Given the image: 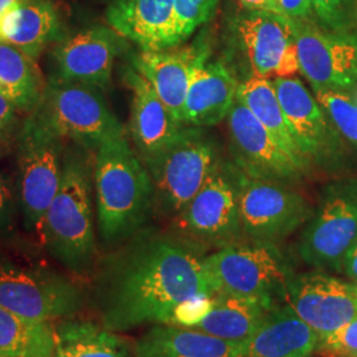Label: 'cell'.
Masks as SVG:
<instances>
[{
  "label": "cell",
  "instance_id": "10",
  "mask_svg": "<svg viewBox=\"0 0 357 357\" xmlns=\"http://www.w3.org/2000/svg\"><path fill=\"white\" fill-rule=\"evenodd\" d=\"M243 237L277 243L306 225L314 208L287 184L246 175L231 165Z\"/></svg>",
  "mask_w": 357,
  "mask_h": 357
},
{
  "label": "cell",
  "instance_id": "4",
  "mask_svg": "<svg viewBox=\"0 0 357 357\" xmlns=\"http://www.w3.org/2000/svg\"><path fill=\"white\" fill-rule=\"evenodd\" d=\"M204 265L216 294L257 298L275 305L286 302L295 275L277 243H233L204 255Z\"/></svg>",
  "mask_w": 357,
  "mask_h": 357
},
{
  "label": "cell",
  "instance_id": "23",
  "mask_svg": "<svg viewBox=\"0 0 357 357\" xmlns=\"http://www.w3.org/2000/svg\"><path fill=\"white\" fill-rule=\"evenodd\" d=\"M135 357H246L241 343L174 324H155L134 347Z\"/></svg>",
  "mask_w": 357,
  "mask_h": 357
},
{
  "label": "cell",
  "instance_id": "11",
  "mask_svg": "<svg viewBox=\"0 0 357 357\" xmlns=\"http://www.w3.org/2000/svg\"><path fill=\"white\" fill-rule=\"evenodd\" d=\"M273 84L294 141L307 162L327 171L342 169L348 158V142L312 91L298 77H278Z\"/></svg>",
  "mask_w": 357,
  "mask_h": 357
},
{
  "label": "cell",
  "instance_id": "37",
  "mask_svg": "<svg viewBox=\"0 0 357 357\" xmlns=\"http://www.w3.org/2000/svg\"><path fill=\"white\" fill-rule=\"evenodd\" d=\"M343 273L349 281L357 283V243L345 257Z\"/></svg>",
  "mask_w": 357,
  "mask_h": 357
},
{
  "label": "cell",
  "instance_id": "31",
  "mask_svg": "<svg viewBox=\"0 0 357 357\" xmlns=\"http://www.w3.org/2000/svg\"><path fill=\"white\" fill-rule=\"evenodd\" d=\"M220 0H174L175 40L184 43L192 33L206 24L216 13Z\"/></svg>",
  "mask_w": 357,
  "mask_h": 357
},
{
  "label": "cell",
  "instance_id": "3",
  "mask_svg": "<svg viewBox=\"0 0 357 357\" xmlns=\"http://www.w3.org/2000/svg\"><path fill=\"white\" fill-rule=\"evenodd\" d=\"M88 153L75 143L65 150L61 184L40 228L47 252L75 275L86 274L96 257L93 167Z\"/></svg>",
  "mask_w": 357,
  "mask_h": 357
},
{
  "label": "cell",
  "instance_id": "2",
  "mask_svg": "<svg viewBox=\"0 0 357 357\" xmlns=\"http://www.w3.org/2000/svg\"><path fill=\"white\" fill-rule=\"evenodd\" d=\"M93 184L103 243H128L141 231L153 209V180L126 139L125 130L106 138L96 151Z\"/></svg>",
  "mask_w": 357,
  "mask_h": 357
},
{
  "label": "cell",
  "instance_id": "30",
  "mask_svg": "<svg viewBox=\"0 0 357 357\" xmlns=\"http://www.w3.org/2000/svg\"><path fill=\"white\" fill-rule=\"evenodd\" d=\"M317 101L345 141L357 149V101L347 90L312 88Z\"/></svg>",
  "mask_w": 357,
  "mask_h": 357
},
{
  "label": "cell",
  "instance_id": "35",
  "mask_svg": "<svg viewBox=\"0 0 357 357\" xmlns=\"http://www.w3.org/2000/svg\"><path fill=\"white\" fill-rule=\"evenodd\" d=\"M23 122V113L0 94V150L17 138Z\"/></svg>",
  "mask_w": 357,
  "mask_h": 357
},
{
  "label": "cell",
  "instance_id": "32",
  "mask_svg": "<svg viewBox=\"0 0 357 357\" xmlns=\"http://www.w3.org/2000/svg\"><path fill=\"white\" fill-rule=\"evenodd\" d=\"M311 19L330 31H354L357 0H310Z\"/></svg>",
  "mask_w": 357,
  "mask_h": 357
},
{
  "label": "cell",
  "instance_id": "17",
  "mask_svg": "<svg viewBox=\"0 0 357 357\" xmlns=\"http://www.w3.org/2000/svg\"><path fill=\"white\" fill-rule=\"evenodd\" d=\"M286 303L320 336L337 331L357 317V287L317 271L295 274L287 289Z\"/></svg>",
  "mask_w": 357,
  "mask_h": 357
},
{
  "label": "cell",
  "instance_id": "5",
  "mask_svg": "<svg viewBox=\"0 0 357 357\" xmlns=\"http://www.w3.org/2000/svg\"><path fill=\"white\" fill-rule=\"evenodd\" d=\"M17 141L16 188L23 225L40 233L44 216L60 188L65 144L36 115H26Z\"/></svg>",
  "mask_w": 357,
  "mask_h": 357
},
{
  "label": "cell",
  "instance_id": "20",
  "mask_svg": "<svg viewBox=\"0 0 357 357\" xmlns=\"http://www.w3.org/2000/svg\"><path fill=\"white\" fill-rule=\"evenodd\" d=\"M126 79L132 90L130 135L144 160L166 149L184 125L171 114L151 84L134 68L128 70Z\"/></svg>",
  "mask_w": 357,
  "mask_h": 357
},
{
  "label": "cell",
  "instance_id": "9",
  "mask_svg": "<svg viewBox=\"0 0 357 357\" xmlns=\"http://www.w3.org/2000/svg\"><path fill=\"white\" fill-rule=\"evenodd\" d=\"M85 303V290L70 277L0 257V306L26 319L51 323L72 318Z\"/></svg>",
  "mask_w": 357,
  "mask_h": 357
},
{
  "label": "cell",
  "instance_id": "21",
  "mask_svg": "<svg viewBox=\"0 0 357 357\" xmlns=\"http://www.w3.org/2000/svg\"><path fill=\"white\" fill-rule=\"evenodd\" d=\"M240 82L221 63H205L192 77L187 91L183 125L211 128L228 118L237 98Z\"/></svg>",
  "mask_w": 357,
  "mask_h": 357
},
{
  "label": "cell",
  "instance_id": "13",
  "mask_svg": "<svg viewBox=\"0 0 357 357\" xmlns=\"http://www.w3.org/2000/svg\"><path fill=\"white\" fill-rule=\"evenodd\" d=\"M231 29L250 77L274 79L299 70L291 19L274 11L246 10L234 19Z\"/></svg>",
  "mask_w": 357,
  "mask_h": 357
},
{
  "label": "cell",
  "instance_id": "18",
  "mask_svg": "<svg viewBox=\"0 0 357 357\" xmlns=\"http://www.w3.org/2000/svg\"><path fill=\"white\" fill-rule=\"evenodd\" d=\"M209 50L204 43L185 48L142 51L134 60V69L153 86L171 114L183 123V109L192 77L206 63Z\"/></svg>",
  "mask_w": 357,
  "mask_h": 357
},
{
  "label": "cell",
  "instance_id": "22",
  "mask_svg": "<svg viewBox=\"0 0 357 357\" xmlns=\"http://www.w3.org/2000/svg\"><path fill=\"white\" fill-rule=\"evenodd\" d=\"M319 345V335L289 303H281L243 348L246 357H311Z\"/></svg>",
  "mask_w": 357,
  "mask_h": 357
},
{
  "label": "cell",
  "instance_id": "12",
  "mask_svg": "<svg viewBox=\"0 0 357 357\" xmlns=\"http://www.w3.org/2000/svg\"><path fill=\"white\" fill-rule=\"evenodd\" d=\"M176 225L192 246L221 249L238 243L243 233L231 165H217L203 187L176 215Z\"/></svg>",
  "mask_w": 357,
  "mask_h": 357
},
{
  "label": "cell",
  "instance_id": "15",
  "mask_svg": "<svg viewBox=\"0 0 357 357\" xmlns=\"http://www.w3.org/2000/svg\"><path fill=\"white\" fill-rule=\"evenodd\" d=\"M293 26L299 72L311 88H357V32L330 31L308 19Z\"/></svg>",
  "mask_w": 357,
  "mask_h": 357
},
{
  "label": "cell",
  "instance_id": "16",
  "mask_svg": "<svg viewBox=\"0 0 357 357\" xmlns=\"http://www.w3.org/2000/svg\"><path fill=\"white\" fill-rule=\"evenodd\" d=\"M125 38L112 26H96L60 40L51 53L48 82H76L106 90Z\"/></svg>",
  "mask_w": 357,
  "mask_h": 357
},
{
  "label": "cell",
  "instance_id": "7",
  "mask_svg": "<svg viewBox=\"0 0 357 357\" xmlns=\"http://www.w3.org/2000/svg\"><path fill=\"white\" fill-rule=\"evenodd\" d=\"M357 243V176L332 180L305 225L299 255L319 271H343L347 255Z\"/></svg>",
  "mask_w": 357,
  "mask_h": 357
},
{
  "label": "cell",
  "instance_id": "38",
  "mask_svg": "<svg viewBox=\"0 0 357 357\" xmlns=\"http://www.w3.org/2000/svg\"><path fill=\"white\" fill-rule=\"evenodd\" d=\"M240 1L245 7V10L274 11V0H240Z\"/></svg>",
  "mask_w": 357,
  "mask_h": 357
},
{
  "label": "cell",
  "instance_id": "27",
  "mask_svg": "<svg viewBox=\"0 0 357 357\" xmlns=\"http://www.w3.org/2000/svg\"><path fill=\"white\" fill-rule=\"evenodd\" d=\"M54 337L53 357H135L114 331L91 321L64 320Z\"/></svg>",
  "mask_w": 357,
  "mask_h": 357
},
{
  "label": "cell",
  "instance_id": "6",
  "mask_svg": "<svg viewBox=\"0 0 357 357\" xmlns=\"http://www.w3.org/2000/svg\"><path fill=\"white\" fill-rule=\"evenodd\" d=\"M143 163L153 180L156 203L176 216L218 165L216 143L204 128L184 126L166 149Z\"/></svg>",
  "mask_w": 357,
  "mask_h": 357
},
{
  "label": "cell",
  "instance_id": "28",
  "mask_svg": "<svg viewBox=\"0 0 357 357\" xmlns=\"http://www.w3.org/2000/svg\"><path fill=\"white\" fill-rule=\"evenodd\" d=\"M237 98L252 112L259 123L268 130L283 149H286L294 156L307 162L306 158L301 153L294 141L293 134L282 110L273 79L249 77L248 79L240 82Z\"/></svg>",
  "mask_w": 357,
  "mask_h": 357
},
{
  "label": "cell",
  "instance_id": "25",
  "mask_svg": "<svg viewBox=\"0 0 357 357\" xmlns=\"http://www.w3.org/2000/svg\"><path fill=\"white\" fill-rule=\"evenodd\" d=\"M277 306L280 305L257 298L217 293L212 296L206 315L192 328L243 344L258 331Z\"/></svg>",
  "mask_w": 357,
  "mask_h": 357
},
{
  "label": "cell",
  "instance_id": "39",
  "mask_svg": "<svg viewBox=\"0 0 357 357\" xmlns=\"http://www.w3.org/2000/svg\"><path fill=\"white\" fill-rule=\"evenodd\" d=\"M26 0H0V22L7 13H11L16 7L23 4Z\"/></svg>",
  "mask_w": 357,
  "mask_h": 357
},
{
  "label": "cell",
  "instance_id": "24",
  "mask_svg": "<svg viewBox=\"0 0 357 357\" xmlns=\"http://www.w3.org/2000/svg\"><path fill=\"white\" fill-rule=\"evenodd\" d=\"M60 16L48 0H26L0 22V43H6L38 60L43 51L63 40Z\"/></svg>",
  "mask_w": 357,
  "mask_h": 357
},
{
  "label": "cell",
  "instance_id": "33",
  "mask_svg": "<svg viewBox=\"0 0 357 357\" xmlns=\"http://www.w3.org/2000/svg\"><path fill=\"white\" fill-rule=\"evenodd\" d=\"M19 216L16 178L0 169V237L11 233Z\"/></svg>",
  "mask_w": 357,
  "mask_h": 357
},
{
  "label": "cell",
  "instance_id": "40",
  "mask_svg": "<svg viewBox=\"0 0 357 357\" xmlns=\"http://www.w3.org/2000/svg\"><path fill=\"white\" fill-rule=\"evenodd\" d=\"M3 153V150H0V153Z\"/></svg>",
  "mask_w": 357,
  "mask_h": 357
},
{
  "label": "cell",
  "instance_id": "36",
  "mask_svg": "<svg viewBox=\"0 0 357 357\" xmlns=\"http://www.w3.org/2000/svg\"><path fill=\"white\" fill-rule=\"evenodd\" d=\"M275 13L293 20H310L311 4L310 0H275Z\"/></svg>",
  "mask_w": 357,
  "mask_h": 357
},
{
  "label": "cell",
  "instance_id": "29",
  "mask_svg": "<svg viewBox=\"0 0 357 357\" xmlns=\"http://www.w3.org/2000/svg\"><path fill=\"white\" fill-rule=\"evenodd\" d=\"M54 328L0 306V357H53Z\"/></svg>",
  "mask_w": 357,
  "mask_h": 357
},
{
  "label": "cell",
  "instance_id": "1",
  "mask_svg": "<svg viewBox=\"0 0 357 357\" xmlns=\"http://www.w3.org/2000/svg\"><path fill=\"white\" fill-rule=\"evenodd\" d=\"M215 294L204 255L185 241L147 231L103 261L93 290L103 327L114 332L174 324L180 308Z\"/></svg>",
  "mask_w": 357,
  "mask_h": 357
},
{
  "label": "cell",
  "instance_id": "26",
  "mask_svg": "<svg viewBox=\"0 0 357 357\" xmlns=\"http://www.w3.org/2000/svg\"><path fill=\"white\" fill-rule=\"evenodd\" d=\"M47 84L36 61L24 52L0 43V94L29 115L41 100Z\"/></svg>",
  "mask_w": 357,
  "mask_h": 357
},
{
  "label": "cell",
  "instance_id": "14",
  "mask_svg": "<svg viewBox=\"0 0 357 357\" xmlns=\"http://www.w3.org/2000/svg\"><path fill=\"white\" fill-rule=\"evenodd\" d=\"M227 119L234 166L246 175L287 185L308 175L310 163L283 149L238 98Z\"/></svg>",
  "mask_w": 357,
  "mask_h": 357
},
{
  "label": "cell",
  "instance_id": "34",
  "mask_svg": "<svg viewBox=\"0 0 357 357\" xmlns=\"http://www.w3.org/2000/svg\"><path fill=\"white\" fill-rule=\"evenodd\" d=\"M319 349L339 357H357V317L320 340Z\"/></svg>",
  "mask_w": 357,
  "mask_h": 357
},
{
  "label": "cell",
  "instance_id": "41",
  "mask_svg": "<svg viewBox=\"0 0 357 357\" xmlns=\"http://www.w3.org/2000/svg\"><path fill=\"white\" fill-rule=\"evenodd\" d=\"M355 284H356V287H357V283H355Z\"/></svg>",
  "mask_w": 357,
  "mask_h": 357
},
{
  "label": "cell",
  "instance_id": "8",
  "mask_svg": "<svg viewBox=\"0 0 357 357\" xmlns=\"http://www.w3.org/2000/svg\"><path fill=\"white\" fill-rule=\"evenodd\" d=\"M61 139L96 153L106 138L123 130L103 90L76 82H47L32 112Z\"/></svg>",
  "mask_w": 357,
  "mask_h": 357
},
{
  "label": "cell",
  "instance_id": "19",
  "mask_svg": "<svg viewBox=\"0 0 357 357\" xmlns=\"http://www.w3.org/2000/svg\"><path fill=\"white\" fill-rule=\"evenodd\" d=\"M106 20L142 51L178 47L174 0H114L106 11Z\"/></svg>",
  "mask_w": 357,
  "mask_h": 357
}]
</instances>
